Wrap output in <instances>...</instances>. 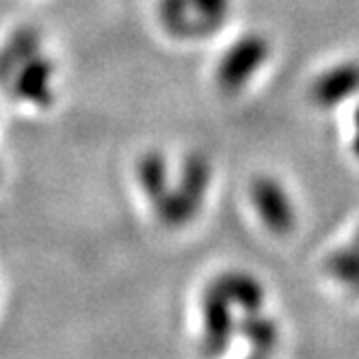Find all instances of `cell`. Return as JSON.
Masks as SVG:
<instances>
[{
    "label": "cell",
    "instance_id": "2",
    "mask_svg": "<svg viewBox=\"0 0 359 359\" xmlns=\"http://www.w3.org/2000/svg\"><path fill=\"white\" fill-rule=\"evenodd\" d=\"M271 46L260 33H245L225 48L217 63V81L225 91L245 87L266 63Z\"/></svg>",
    "mask_w": 359,
    "mask_h": 359
},
{
    "label": "cell",
    "instance_id": "1",
    "mask_svg": "<svg viewBox=\"0 0 359 359\" xmlns=\"http://www.w3.org/2000/svg\"><path fill=\"white\" fill-rule=\"evenodd\" d=\"M234 0H158L156 15L167 35L182 41L215 37L229 22Z\"/></svg>",
    "mask_w": 359,
    "mask_h": 359
},
{
    "label": "cell",
    "instance_id": "3",
    "mask_svg": "<svg viewBox=\"0 0 359 359\" xmlns=\"http://www.w3.org/2000/svg\"><path fill=\"white\" fill-rule=\"evenodd\" d=\"M359 89V63H342L327 69L314 85V95L323 104H336Z\"/></svg>",
    "mask_w": 359,
    "mask_h": 359
}]
</instances>
